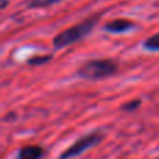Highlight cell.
<instances>
[{
	"instance_id": "1",
	"label": "cell",
	"mask_w": 159,
	"mask_h": 159,
	"mask_svg": "<svg viewBox=\"0 0 159 159\" xmlns=\"http://www.w3.org/2000/svg\"><path fill=\"white\" fill-rule=\"evenodd\" d=\"M99 17H101L99 14L98 16H93V17H91V18H87V20H84V21H81V22H78V24H75V25H73V27L59 32L57 35L53 38V48H55V49H64V48L70 46V45L81 41V39L85 38L87 35H89L91 31L98 24Z\"/></svg>"
},
{
	"instance_id": "2",
	"label": "cell",
	"mask_w": 159,
	"mask_h": 159,
	"mask_svg": "<svg viewBox=\"0 0 159 159\" xmlns=\"http://www.w3.org/2000/svg\"><path fill=\"white\" fill-rule=\"evenodd\" d=\"M119 66L113 59H93L80 66L77 75L84 80H103L115 75Z\"/></svg>"
},
{
	"instance_id": "3",
	"label": "cell",
	"mask_w": 159,
	"mask_h": 159,
	"mask_svg": "<svg viewBox=\"0 0 159 159\" xmlns=\"http://www.w3.org/2000/svg\"><path fill=\"white\" fill-rule=\"evenodd\" d=\"M102 138H103V134L99 133V131H93V133H91V134L84 135V137L78 138L73 145H70L69 148L59 157V159H70V158L77 157V155L85 152L88 148H91V147L99 144L102 141Z\"/></svg>"
},
{
	"instance_id": "4",
	"label": "cell",
	"mask_w": 159,
	"mask_h": 159,
	"mask_svg": "<svg viewBox=\"0 0 159 159\" xmlns=\"http://www.w3.org/2000/svg\"><path fill=\"white\" fill-rule=\"evenodd\" d=\"M137 27L135 22L133 20H127V18H116V20H110L109 22L103 25V30L109 34H123L127 31H131Z\"/></svg>"
},
{
	"instance_id": "5",
	"label": "cell",
	"mask_w": 159,
	"mask_h": 159,
	"mask_svg": "<svg viewBox=\"0 0 159 159\" xmlns=\"http://www.w3.org/2000/svg\"><path fill=\"white\" fill-rule=\"evenodd\" d=\"M43 155V149L38 145H28L20 149L18 159H39Z\"/></svg>"
},
{
	"instance_id": "6",
	"label": "cell",
	"mask_w": 159,
	"mask_h": 159,
	"mask_svg": "<svg viewBox=\"0 0 159 159\" xmlns=\"http://www.w3.org/2000/svg\"><path fill=\"white\" fill-rule=\"evenodd\" d=\"M143 48L148 52H159V32L151 35L143 42Z\"/></svg>"
},
{
	"instance_id": "7",
	"label": "cell",
	"mask_w": 159,
	"mask_h": 159,
	"mask_svg": "<svg viewBox=\"0 0 159 159\" xmlns=\"http://www.w3.org/2000/svg\"><path fill=\"white\" fill-rule=\"evenodd\" d=\"M64 0H30L28 2V8H48L56 6Z\"/></svg>"
},
{
	"instance_id": "8",
	"label": "cell",
	"mask_w": 159,
	"mask_h": 159,
	"mask_svg": "<svg viewBox=\"0 0 159 159\" xmlns=\"http://www.w3.org/2000/svg\"><path fill=\"white\" fill-rule=\"evenodd\" d=\"M53 56L52 55H43V56H34V57L28 59L27 63L31 64V66H42V64L48 63V61L52 60Z\"/></svg>"
},
{
	"instance_id": "9",
	"label": "cell",
	"mask_w": 159,
	"mask_h": 159,
	"mask_svg": "<svg viewBox=\"0 0 159 159\" xmlns=\"http://www.w3.org/2000/svg\"><path fill=\"white\" fill-rule=\"evenodd\" d=\"M140 105H141L140 99H134V101H130V102H127V103H124L123 106H121V109L126 110V112H133V110L138 109Z\"/></svg>"
},
{
	"instance_id": "10",
	"label": "cell",
	"mask_w": 159,
	"mask_h": 159,
	"mask_svg": "<svg viewBox=\"0 0 159 159\" xmlns=\"http://www.w3.org/2000/svg\"><path fill=\"white\" fill-rule=\"evenodd\" d=\"M8 6V0H0V10L6 8Z\"/></svg>"
},
{
	"instance_id": "11",
	"label": "cell",
	"mask_w": 159,
	"mask_h": 159,
	"mask_svg": "<svg viewBox=\"0 0 159 159\" xmlns=\"http://www.w3.org/2000/svg\"><path fill=\"white\" fill-rule=\"evenodd\" d=\"M157 159H159V158H157Z\"/></svg>"
}]
</instances>
